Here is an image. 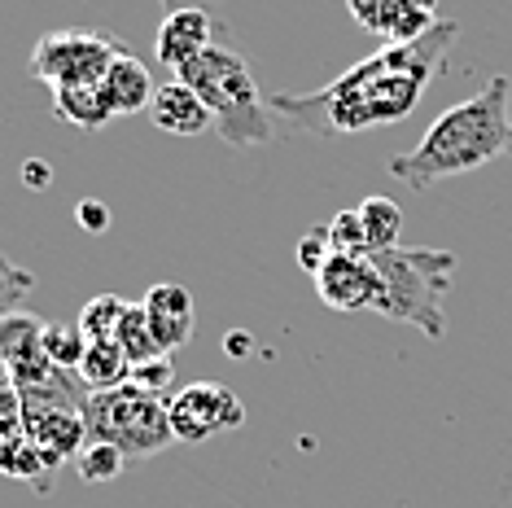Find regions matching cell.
Listing matches in <instances>:
<instances>
[{
    "label": "cell",
    "mask_w": 512,
    "mask_h": 508,
    "mask_svg": "<svg viewBox=\"0 0 512 508\" xmlns=\"http://www.w3.org/2000/svg\"><path fill=\"white\" fill-rule=\"evenodd\" d=\"M456 36L460 27L442 18L434 31H425L412 44H381L377 53L346 66L333 84L316 92H281V97H272V110L294 123L298 132L316 136H359L372 127L403 123L421 106L425 88L447 71Z\"/></svg>",
    "instance_id": "obj_1"
},
{
    "label": "cell",
    "mask_w": 512,
    "mask_h": 508,
    "mask_svg": "<svg viewBox=\"0 0 512 508\" xmlns=\"http://www.w3.org/2000/svg\"><path fill=\"white\" fill-rule=\"evenodd\" d=\"M495 158H512V79H486L473 97L442 110L407 154L390 158V176L407 189H434L438 180L477 171Z\"/></svg>",
    "instance_id": "obj_2"
},
{
    "label": "cell",
    "mask_w": 512,
    "mask_h": 508,
    "mask_svg": "<svg viewBox=\"0 0 512 508\" xmlns=\"http://www.w3.org/2000/svg\"><path fill=\"white\" fill-rule=\"evenodd\" d=\"M176 79H184L197 97L206 101L215 119L219 141L232 149H259L272 141V101H263L259 84H254L250 62L228 44H211L206 53H197L189 66H180Z\"/></svg>",
    "instance_id": "obj_3"
},
{
    "label": "cell",
    "mask_w": 512,
    "mask_h": 508,
    "mask_svg": "<svg viewBox=\"0 0 512 508\" xmlns=\"http://www.w3.org/2000/svg\"><path fill=\"white\" fill-rule=\"evenodd\" d=\"M381 276V298L372 316L394 320V325H416L425 338H442V298L451 294L460 259L451 250L434 246H394L381 254H368Z\"/></svg>",
    "instance_id": "obj_4"
},
{
    "label": "cell",
    "mask_w": 512,
    "mask_h": 508,
    "mask_svg": "<svg viewBox=\"0 0 512 508\" xmlns=\"http://www.w3.org/2000/svg\"><path fill=\"white\" fill-rule=\"evenodd\" d=\"M84 417H88V438L119 447L127 460L154 456L162 447L176 443L171 417H167V399L149 395V390L132 386V381L119 390H97V395H88Z\"/></svg>",
    "instance_id": "obj_5"
},
{
    "label": "cell",
    "mask_w": 512,
    "mask_h": 508,
    "mask_svg": "<svg viewBox=\"0 0 512 508\" xmlns=\"http://www.w3.org/2000/svg\"><path fill=\"white\" fill-rule=\"evenodd\" d=\"M88 395H79L75 373H57L49 386L22 390V434L40 447L49 469L79 460L88 447V417H84Z\"/></svg>",
    "instance_id": "obj_6"
},
{
    "label": "cell",
    "mask_w": 512,
    "mask_h": 508,
    "mask_svg": "<svg viewBox=\"0 0 512 508\" xmlns=\"http://www.w3.org/2000/svg\"><path fill=\"white\" fill-rule=\"evenodd\" d=\"M123 53V44L110 36V31H84V27H71V31H49L36 49H31V62L27 71L31 79L57 88H92L101 84L110 71V62Z\"/></svg>",
    "instance_id": "obj_7"
},
{
    "label": "cell",
    "mask_w": 512,
    "mask_h": 508,
    "mask_svg": "<svg viewBox=\"0 0 512 508\" xmlns=\"http://www.w3.org/2000/svg\"><path fill=\"white\" fill-rule=\"evenodd\" d=\"M167 417L176 443H206L215 434L241 430L246 425V403L224 381H193V386H184L167 399Z\"/></svg>",
    "instance_id": "obj_8"
},
{
    "label": "cell",
    "mask_w": 512,
    "mask_h": 508,
    "mask_svg": "<svg viewBox=\"0 0 512 508\" xmlns=\"http://www.w3.org/2000/svg\"><path fill=\"white\" fill-rule=\"evenodd\" d=\"M44 325L49 320L31 316V311H14L0 320V377H9L18 390H40L62 373L44 351Z\"/></svg>",
    "instance_id": "obj_9"
},
{
    "label": "cell",
    "mask_w": 512,
    "mask_h": 508,
    "mask_svg": "<svg viewBox=\"0 0 512 508\" xmlns=\"http://www.w3.org/2000/svg\"><path fill=\"white\" fill-rule=\"evenodd\" d=\"M320 303L333 311H372L381 298V276L368 254H329V263L311 276Z\"/></svg>",
    "instance_id": "obj_10"
},
{
    "label": "cell",
    "mask_w": 512,
    "mask_h": 508,
    "mask_svg": "<svg viewBox=\"0 0 512 508\" xmlns=\"http://www.w3.org/2000/svg\"><path fill=\"white\" fill-rule=\"evenodd\" d=\"M351 18L381 44H412L438 27V0H346Z\"/></svg>",
    "instance_id": "obj_11"
},
{
    "label": "cell",
    "mask_w": 512,
    "mask_h": 508,
    "mask_svg": "<svg viewBox=\"0 0 512 508\" xmlns=\"http://www.w3.org/2000/svg\"><path fill=\"white\" fill-rule=\"evenodd\" d=\"M211 31H215V22H211L206 9H176V14H162L158 36H154L158 66L176 75L180 66H189L197 53H206L215 44Z\"/></svg>",
    "instance_id": "obj_12"
},
{
    "label": "cell",
    "mask_w": 512,
    "mask_h": 508,
    "mask_svg": "<svg viewBox=\"0 0 512 508\" xmlns=\"http://www.w3.org/2000/svg\"><path fill=\"white\" fill-rule=\"evenodd\" d=\"M141 307H145V316H149V329H154V338L162 351H180L184 342L193 338V325H197V303H193V294L184 290V285L176 281H158L154 290H149L141 298Z\"/></svg>",
    "instance_id": "obj_13"
},
{
    "label": "cell",
    "mask_w": 512,
    "mask_h": 508,
    "mask_svg": "<svg viewBox=\"0 0 512 508\" xmlns=\"http://www.w3.org/2000/svg\"><path fill=\"white\" fill-rule=\"evenodd\" d=\"M149 119H154L158 132H171V136H202L206 127H215L206 101L176 75H171L167 84H158L154 106H149Z\"/></svg>",
    "instance_id": "obj_14"
},
{
    "label": "cell",
    "mask_w": 512,
    "mask_h": 508,
    "mask_svg": "<svg viewBox=\"0 0 512 508\" xmlns=\"http://www.w3.org/2000/svg\"><path fill=\"white\" fill-rule=\"evenodd\" d=\"M154 92H158V84H154V75H149V66L127 49L114 57L106 79H101V97H106L110 114H141V110L149 114Z\"/></svg>",
    "instance_id": "obj_15"
},
{
    "label": "cell",
    "mask_w": 512,
    "mask_h": 508,
    "mask_svg": "<svg viewBox=\"0 0 512 508\" xmlns=\"http://www.w3.org/2000/svg\"><path fill=\"white\" fill-rule=\"evenodd\" d=\"M79 381H84L88 395H97V390H119L132 381V360L123 355L119 342H88V355L84 364H79Z\"/></svg>",
    "instance_id": "obj_16"
},
{
    "label": "cell",
    "mask_w": 512,
    "mask_h": 508,
    "mask_svg": "<svg viewBox=\"0 0 512 508\" xmlns=\"http://www.w3.org/2000/svg\"><path fill=\"white\" fill-rule=\"evenodd\" d=\"M53 114L62 123H71V127H84V132H97V127H106L114 119L106 97H101V84H92V88H57L53 92Z\"/></svg>",
    "instance_id": "obj_17"
},
{
    "label": "cell",
    "mask_w": 512,
    "mask_h": 508,
    "mask_svg": "<svg viewBox=\"0 0 512 508\" xmlns=\"http://www.w3.org/2000/svg\"><path fill=\"white\" fill-rule=\"evenodd\" d=\"M0 473L14 482H36L40 491H49V460L40 456V447L31 443L27 434H9L5 443H0Z\"/></svg>",
    "instance_id": "obj_18"
},
{
    "label": "cell",
    "mask_w": 512,
    "mask_h": 508,
    "mask_svg": "<svg viewBox=\"0 0 512 508\" xmlns=\"http://www.w3.org/2000/svg\"><path fill=\"white\" fill-rule=\"evenodd\" d=\"M359 219H364V237H368V254H381V250H394L399 246V233H403V211L394 198H364L355 206Z\"/></svg>",
    "instance_id": "obj_19"
},
{
    "label": "cell",
    "mask_w": 512,
    "mask_h": 508,
    "mask_svg": "<svg viewBox=\"0 0 512 508\" xmlns=\"http://www.w3.org/2000/svg\"><path fill=\"white\" fill-rule=\"evenodd\" d=\"M114 342L123 346V355L132 360V368H141V364H154V360H162V346H158V338H154V329H149V316H145V307L141 303H132L127 307V316H123V325H119V333H114Z\"/></svg>",
    "instance_id": "obj_20"
},
{
    "label": "cell",
    "mask_w": 512,
    "mask_h": 508,
    "mask_svg": "<svg viewBox=\"0 0 512 508\" xmlns=\"http://www.w3.org/2000/svg\"><path fill=\"white\" fill-rule=\"evenodd\" d=\"M127 298H119V294H101V298H92V303L79 311V333H84L88 342H110L114 333H119V325H123V316H127Z\"/></svg>",
    "instance_id": "obj_21"
},
{
    "label": "cell",
    "mask_w": 512,
    "mask_h": 508,
    "mask_svg": "<svg viewBox=\"0 0 512 508\" xmlns=\"http://www.w3.org/2000/svg\"><path fill=\"white\" fill-rule=\"evenodd\" d=\"M44 351H49L53 368L79 373V364L88 355V338L79 333V325H44Z\"/></svg>",
    "instance_id": "obj_22"
},
{
    "label": "cell",
    "mask_w": 512,
    "mask_h": 508,
    "mask_svg": "<svg viewBox=\"0 0 512 508\" xmlns=\"http://www.w3.org/2000/svg\"><path fill=\"white\" fill-rule=\"evenodd\" d=\"M75 469H79V478H84V482H114V478H119V473L127 469V456L119 452V447L88 438V447L79 452Z\"/></svg>",
    "instance_id": "obj_23"
},
{
    "label": "cell",
    "mask_w": 512,
    "mask_h": 508,
    "mask_svg": "<svg viewBox=\"0 0 512 508\" xmlns=\"http://www.w3.org/2000/svg\"><path fill=\"white\" fill-rule=\"evenodd\" d=\"M31 290H36V272L18 268V263L0 250V320L22 311V303L31 298Z\"/></svg>",
    "instance_id": "obj_24"
},
{
    "label": "cell",
    "mask_w": 512,
    "mask_h": 508,
    "mask_svg": "<svg viewBox=\"0 0 512 508\" xmlns=\"http://www.w3.org/2000/svg\"><path fill=\"white\" fill-rule=\"evenodd\" d=\"M329 241L337 254H368V237H364V219L359 211H342L329 219Z\"/></svg>",
    "instance_id": "obj_25"
},
{
    "label": "cell",
    "mask_w": 512,
    "mask_h": 508,
    "mask_svg": "<svg viewBox=\"0 0 512 508\" xmlns=\"http://www.w3.org/2000/svg\"><path fill=\"white\" fill-rule=\"evenodd\" d=\"M171 377H176V364H171V355H162V360H154V364L132 368V386H141V390H149V395H158V399L171 390Z\"/></svg>",
    "instance_id": "obj_26"
},
{
    "label": "cell",
    "mask_w": 512,
    "mask_h": 508,
    "mask_svg": "<svg viewBox=\"0 0 512 508\" xmlns=\"http://www.w3.org/2000/svg\"><path fill=\"white\" fill-rule=\"evenodd\" d=\"M329 254H333L329 228H311V233L298 241V263H302V272H311V276H316L324 263H329Z\"/></svg>",
    "instance_id": "obj_27"
},
{
    "label": "cell",
    "mask_w": 512,
    "mask_h": 508,
    "mask_svg": "<svg viewBox=\"0 0 512 508\" xmlns=\"http://www.w3.org/2000/svg\"><path fill=\"white\" fill-rule=\"evenodd\" d=\"M0 434H22V390L9 377H0Z\"/></svg>",
    "instance_id": "obj_28"
},
{
    "label": "cell",
    "mask_w": 512,
    "mask_h": 508,
    "mask_svg": "<svg viewBox=\"0 0 512 508\" xmlns=\"http://www.w3.org/2000/svg\"><path fill=\"white\" fill-rule=\"evenodd\" d=\"M75 219H79V228H84V233H106V228H110V206L97 202V198H84L75 206Z\"/></svg>",
    "instance_id": "obj_29"
},
{
    "label": "cell",
    "mask_w": 512,
    "mask_h": 508,
    "mask_svg": "<svg viewBox=\"0 0 512 508\" xmlns=\"http://www.w3.org/2000/svg\"><path fill=\"white\" fill-rule=\"evenodd\" d=\"M22 184H27V189H49L53 167L44 163V158H31V163H22Z\"/></svg>",
    "instance_id": "obj_30"
},
{
    "label": "cell",
    "mask_w": 512,
    "mask_h": 508,
    "mask_svg": "<svg viewBox=\"0 0 512 508\" xmlns=\"http://www.w3.org/2000/svg\"><path fill=\"white\" fill-rule=\"evenodd\" d=\"M250 346H254L250 333H228V338H224V351L232 355V360H246V351H250Z\"/></svg>",
    "instance_id": "obj_31"
},
{
    "label": "cell",
    "mask_w": 512,
    "mask_h": 508,
    "mask_svg": "<svg viewBox=\"0 0 512 508\" xmlns=\"http://www.w3.org/2000/svg\"><path fill=\"white\" fill-rule=\"evenodd\" d=\"M167 14H176V9H206V5H215V0H158Z\"/></svg>",
    "instance_id": "obj_32"
},
{
    "label": "cell",
    "mask_w": 512,
    "mask_h": 508,
    "mask_svg": "<svg viewBox=\"0 0 512 508\" xmlns=\"http://www.w3.org/2000/svg\"><path fill=\"white\" fill-rule=\"evenodd\" d=\"M0 443H5V434H0Z\"/></svg>",
    "instance_id": "obj_33"
}]
</instances>
